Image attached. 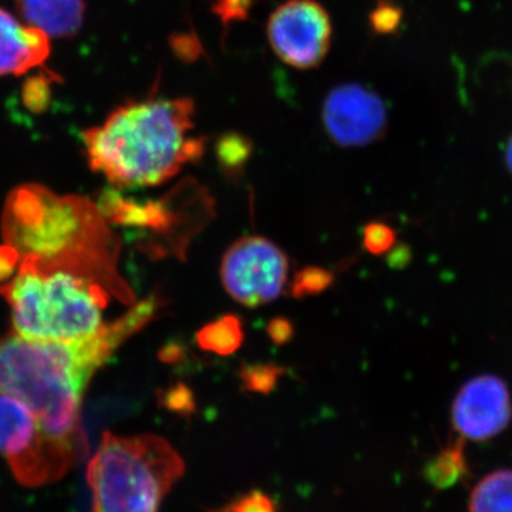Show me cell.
I'll list each match as a JSON object with an SVG mask.
<instances>
[{
  "label": "cell",
  "instance_id": "cell-1",
  "mask_svg": "<svg viewBox=\"0 0 512 512\" xmlns=\"http://www.w3.org/2000/svg\"><path fill=\"white\" fill-rule=\"evenodd\" d=\"M160 305L158 298L144 299L116 322L70 342H39L15 333L0 338V394L35 414L50 480L62 478L86 450L80 410L87 384Z\"/></svg>",
  "mask_w": 512,
  "mask_h": 512
},
{
  "label": "cell",
  "instance_id": "cell-2",
  "mask_svg": "<svg viewBox=\"0 0 512 512\" xmlns=\"http://www.w3.org/2000/svg\"><path fill=\"white\" fill-rule=\"evenodd\" d=\"M5 244L22 258L69 269L99 282L114 299L136 301L119 271L120 241L99 205L79 195H59L42 185L16 188L2 218Z\"/></svg>",
  "mask_w": 512,
  "mask_h": 512
},
{
  "label": "cell",
  "instance_id": "cell-3",
  "mask_svg": "<svg viewBox=\"0 0 512 512\" xmlns=\"http://www.w3.org/2000/svg\"><path fill=\"white\" fill-rule=\"evenodd\" d=\"M195 103L150 96L116 107L83 131L90 168L121 190L157 187L204 156L207 138L194 134Z\"/></svg>",
  "mask_w": 512,
  "mask_h": 512
},
{
  "label": "cell",
  "instance_id": "cell-4",
  "mask_svg": "<svg viewBox=\"0 0 512 512\" xmlns=\"http://www.w3.org/2000/svg\"><path fill=\"white\" fill-rule=\"evenodd\" d=\"M12 311L13 333L39 342H70L104 325L111 293L99 282L69 269L22 258L16 274L0 285Z\"/></svg>",
  "mask_w": 512,
  "mask_h": 512
},
{
  "label": "cell",
  "instance_id": "cell-5",
  "mask_svg": "<svg viewBox=\"0 0 512 512\" xmlns=\"http://www.w3.org/2000/svg\"><path fill=\"white\" fill-rule=\"evenodd\" d=\"M184 470L183 457L163 437L107 431L87 470L93 512H158Z\"/></svg>",
  "mask_w": 512,
  "mask_h": 512
},
{
  "label": "cell",
  "instance_id": "cell-6",
  "mask_svg": "<svg viewBox=\"0 0 512 512\" xmlns=\"http://www.w3.org/2000/svg\"><path fill=\"white\" fill-rule=\"evenodd\" d=\"M288 269V258L274 242L245 237L232 244L224 255L221 281L231 298L256 308L281 295Z\"/></svg>",
  "mask_w": 512,
  "mask_h": 512
},
{
  "label": "cell",
  "instance_id": "cell-7",
  "mask_svg": "<svg viewBox=\"0 0 512 512\" xmlns=\"http://www.w3.org/2000/svg\"><path fill=\"white\" fill-rule=\"evenodd\" d=\"M266 36L282 62L293 69H315L332 46V19L318 0H286L269 16Z\"/></svg>",
  "mask_w": 512,
  "mask_h": 512
},
{
  "label": "cell",
  "instance_id": "cell-8",
  "mask_svg": "<svg viewBox=\"0 0 512 512\" xmlns=\"http://www.w3.org/2000/svg\"><path fill=\"white\" fill-rule=\"evenodd\" d=\"M323 128L336 146L366 147L382 138L389 126V113L379 94L359 83L333 87L322 111Z\"/></svg>",
  "mask_w": 512,
  "mask_h": 512
},
{
  "label": "cell",
  "instance_id": "cell-9",
  "mask_svg": "<svg viewBox=\"0 0 512 512\" xmlns=\"http://www.w3.org/2000/svg\"><path fill=\"white\" fill-rule=\"evenodd\" d=\"M512 403L500 377L483 375L468 380L454 399L451 421L461 439L487 441L507 429Z\"/></svg>",
  "mask_w": 512,
  "mask_h": 512
},
{
  "label": "cell",
  "instance_id": "cell-10",
  "mask_svg": "<svg viewBox=\"0 0 512 512\" xmlns=\"http://www.w3.org/2000/svg\"><path fill=\"white\" fill-rule=\"evenodd\" d=\"M0 456L8 460L20 483L28 487L50 483L35 414L6 394H0Z\"/></svg>",
  "mask_w": 512,
  "mask_h": 512
},
{
  "label": "cell",
  "instance_id": "cell-11",
  "mask_svg": "<svg viewBox=\"0 0 512 512\" xmlns=\"http://www.w3.org/2000/svg\"><path fill=\"white\" fill-rule=\"evenodd\" d=\"M50 37L0 8V76H18L46 62Z\"/></svg>",
  "mask_w": 512,
  "mask_h": 512
},
{
  "label": "cell",
  "instance_id": "cell-12",
  "mask_svg": "<svg viewBox=\"0 0 512 512\" xmlns=\"http://www.w3.org/2000/svg\"><path fill=\"white\" fill-rule=\"evenodd\" d=\"M23 22L43 30L47 36L69 37L83 26L84 0H16Z\"/></svg>",
  "mask_w": 512,
  "mask_h": 512
},
{
  "label": "cell",
  "instance_id": "cell-13",
  "mask_svg": "<svg viewBox=\"0 0 512 512\" xmlns=\"http://www.w3.org/2000/svg\"><path fill=\"white\" fill-rule=\"evenodd\" d=\"M468 512H512V470L503 468L481 478L470 495Z\"/></svg>",
  "mask_w": 512,
  "mask_h": 512
},
{
  "label": "cell",
  "instance_id": "cell-14",
  "mask_svg": "<svg viewBox=\"0 0 512 512\" xmlns=\"http://www.w3.org/2000/svg\"><path fill=\"white\" fill-rule=\"evenodd\" d=\"M467 474L468 464L464 456L463 440L448 444L436 457L431 458L426 467L427 481L440 490L453 487Z\"/></svg>",
  "mask_w": 512,
  "mask_h": 512
},
{
  "label": "cell",
  "instance_id": "cell-15",
  "mask_svg": "<svg viewBox=\"0 0 512 512\" xmlns=\"http://www.w3.org/2000/svg\"><path fill=\"white\" fill-rule=\"evenodd\" d=\"M241 342V323L234 316L212 322L198 333V343L201 348L220 353V355H229L234 352Z\"/></svg>",
  "mask_w": 512,
  "mask_h": 512
},
{
  "label": "cell",
  "instance_id": "cell-16",
  "mask_svg": "<svg viewBox=\"0 0 512 512\" xmlns=\"http://www.w3.org/2000/svg\"><path fill=\"white\" fill-rule=\"evenodd\" d=\"M251 151V140L238 133L225 134L217 143L218 160L229 173L241 170L251 156Z\"/></svg>",
  "mask_w": 512,
  "mask_h": 512
},
{
  "label": "cell",
  "instance_id": "cell-17",
  "mask_svg": "<svg viewBox=\"0 0 512 512\" xmlns=\"http://www.w3.org/2000/svg\"><path fill=\"white\" fill-rule=\"evenodd\" d=\"M402 18V9L392 0H379L369 16L370 26L377 35H390L396 32L402 23Z\"/></svg>",
  "mask_w": 512,
  "mask_h": 512
},
{
  "label": "cell",
  "instance_id": "cell-18",
  "mask_svg": "<svg viewBox=\"0 0 512 512\" xmlns=\"http://www.w3.org/2000/svg\"><path fill=\"white\" fill-rule=\"evenodd\" d=\"M254 0H214L212 12L220 18L222 25L244 22L251 13Z\"/></svg>",
  "mask_w": 512,
  "mask_h": 512
},
{
  "label": "cell",
  "instance_id": "cell-19",
  "mask_svg": "<svg viewBox=\"0 0 512 512\" xmlns=\"http://www.w3.org/2000/svg\"><path fill=\"white\" fill-rule=\"evenodd\" d=\"M217 512H276V507L268 495L261 491H252V493L224 505Z\"/></svg>",
  "mask_w": 512,
  "mask_h": 512
},
{
  "label": "cell",
  "instance_id": "cell-20",
  "mask_svg": "<svg viewBox=\"0 0 512 512\" xmlns=\"http://www.w3.org/2000/svg\"><path fill=\"white\" fill-rule=\"evenodd\" d=\"M394 232L383 224H372L365 229V245L373 254H382L392 247Z\"/></svg>",
  "mask_w": 512,
  "mask_h": 512
},
{
  "label": "cell",
  "instance_id": "cell-21",
  "mask_svg": "<svg viewBox=\"0 0 512 512\" xmlns=\"http://www.w3.org/2000/svg\"><path fill=\"white\" fill-rule=\"evenodd\" d=\"M173 49L181 59L194 60L200 53V43L194 37H173Z\"/></svg>",
  "mask_w": 512,
  "mask_h": 512
},
{
  "label": "cell",
  "instance_id": "cell-22",
  "mask_svg": "<svg viewBox=\"0 0 512 512\" xmlns=\"http://www.w3.org/2000/svg\"><path fill=\"white\" fill-rule=\"evenodd\" d=\"M19 258L12 248L5 245L0 248V281L13 275L12 272L18 269Z\"/></svg>",
  "mask_w": 512,
  "mask_h": 512
},
{
  "label": "cell",
  "instance_id": "cell-23",
  "mask_svg": "<svg viewBox=\"0 0 512 512\" xmlns=\"http://www.w3.org/2000/svg\"><path fill=\"white\" fill-rule=\"evenodd\" d=\"M505 161H507L508 168L512 173V136L510 141H508L507 150H505Z\"/></svg>",
  "mask_w": 512,
  "mask_h": 512
}]
</instances>
